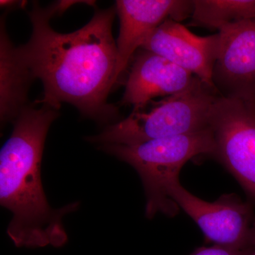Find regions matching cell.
Listing matches in <instances>:
<instances>
[{
	"label": "cell",
	"instance_id": "4fadbf2b",
	"mask_svg": "<svg viewBox=\"0 0 255 255\" xmlns=\"http://www.w3.org/2000/svg\"><path fill=\"white\" fill-rule=\"evenodd\" d=\"M251 248L238 250L219 246L201 247L191 255H249Z\"/></svg>",
	"mask_w": 255,
	"mask_h": 255
},
{
	"label": "cell",
	"instance_id": "9c48e42d",
	"mask_svg": "<svg viewBox=\"0 0 255 255\" xmlns=\"http://www.w3.org/2000/svg\"><path fill=\"white\" fill-rule=\"evenodd\" d=\"M219 44V33L197 36L182 23L167 19L152 32L141 48L172 62L214 88L213 70Z\"/></svg>",
	"mask_w": 255,
	"mask_h": 255
},
{
	"label": "cell",
	"instance_id": "30bf717a",
	"mask_svg": "<svg viewBox=\"0 0 255 255\" xmlns=\"http://www.w3.org/2000/svg\"><path fill=\"white\" fill-rule=\"evenodd\" d=\"M120 105L132 107L157 97L182 92L194 80L192 74L159 55L140 48L130 63Z\"/></svg>",
	"mask_w": 255,
	"mask_h": 255
},
{
	"label": "cell",
	"instance_id": "7a4b0ae2",
	"mask_svg": "<svg viewBox=\"0 0 255 255\" xmlns=\"http://www.w3.org/2000/svg\"><path fill=\"white\" fill-rule=\"evenodd\" d=\"M59 110L28 104L12 122L13 130L0 152V202L12 219L7 234L18 248H59L68 241L63 218L79 203L53 209L42 186L41 164L47 133Z\"/></svg>",
	"mask_w": 255,
	"mask_h": 255
},
{
	"label": "cell",
	"instance_id": "7c38bea8",
	"mask_svg": "<svg viewBox=\"0 0 255 255\" xmlns=\"http://www.w3.org/2000/svg\"><path fill=\"white\" fill-rule=\"evenodd\" d=\"M190 26L220 30L255 18V0H193Z\"/></svg>",
	"mask_w": 255,
	"mask_h": 255
},
{
	"label": "cell",
	"instance_id": "5bb4252c",
	"mask_svg": "<svg viewBox=\"0 0 255 255\" xmlns=\"http://www.w3.org/2000/svg\"><path fill=\"white\" fill-rule=\"evenodd\" d=\"M26 4V1H0V4L1 7L6 8V9H16V8L21 7L23 5Z\"/></svg>",
	"mask_w": 255,
	"mask_h": 255
},
{
	"label": "cell",
	"instance_id": "6da1fadb",
	"mask_svg": "<svg viewBox=\"0 0 255 255\" xmlns=\"http://www.w3.org/2000/svg\"><path fill=\"white\" fill-rule=\"evenodd\" d=\"M64 1L48 7L33 3L28 12L31 38L18 47L33 78L43 84V97L36 102L58 110L66 102L97 123H116L119 119L118 107L108 102L115 86L118 58L112 33L115 6L96 10L83 27L61 33L52 28L50 19L68 9Z\"/></svg>",
	"mask_w": 255,
	"mask_h": 255
},
{
	"label": "cell",
	"instance_id": "ba28073f",
	"mask_svg": "<svg viewBox=\"0 0 255 255\" xmlns=\"http://www.w3.org/2000/svg\"><path fill=\"white\" fill-rule=\"evenodd\" d=\"M115 8L120 21L116 85L152 32L166 20L191 18L194 5L193 0H118Z\"/></svg>",
	"mask_w": 255,
	"mask_h": 255
},
{
	"label": "cell",
	"instance_id": "8992f818",
	"mask_svg": "<svg viewBox=\"0 0 255 255\" xmlns=\"http://www.w3.org/2000/svg\"><path fill=\"white\" fill-rule=\"evenodd\" d=\"M169 195L194 220L206 241L214 246L246 250L255 236V214L251 204L235 194L221 196L214 202L202 200L182 187L179 180L169 186Z\"/></svg>",
	"mask_w": 255,
	"mask_h": 255
},
{
	"label": "cell",
	"instance_id": "3957f363",
	"mask_svg": "<svg viewBox=\"0 0 255 255\" xmlns=\"http://www.w3.org/2000/svg\"><path fill=\"white\" fill-rule=\"evenodd\" d=\"M219 96L194 76L184 91L132 107L127 118L87 139L100 145H132L205 130L210 128L211 109Z\"/></svg>",
	"mask_w": 255,
	"mask_h": 255
},
{
	"label": "cell",
	"instance_id": "9a60e30c",
	"mask_svg": "<svg viewBox=\"0 0 255 255\" xmlns=\"http://www.w3.org/2000/svg\"><path fill=\"white\" fill-rule=\"evenodd\" d=\"M249 255H255V236L254 238V241H253V244H252L251 248V253H250Z\"/></svg>",
	"mask_w": 255,
	"mask_h": 255
},
{
	"label": "cell",
	"instance_id": "277c9868",
	"mask_svg": "<svg viewBox=\"0 0 255 255\" xmlns=\"http://www.w3.org/2000/svg\"><path fill=\"white\" fill-rule=\"evenodd\" d=\"M100 148L131 165L141 178L147 204L145 215L172 218L179 207L169 195V186L179 180L181 169L189 159L212 155L215 145L211 128L200 131L156 139L137 145H103Z\"/></svg>",
	"mask_w": 255,
	"mask_h": 255
},
{
	"label": "cell",
	"instance_id": "8fae6325",
	"mask_svg": "<svg viewBox=\"0 0 255 255\" xmlns=\"http://www.w3.org/2000/svg\"><path fill=\"white\" fill-rule=\"evenodd\" d=\"M0 39V116L4 124L12 123L28 105V92L34 79L21 59L18 47L10 41L4 18L1 21Z\"/></svg>",
	"mask_w": 255,
	"mask_h": 255
},
{
	"label": "cell",
	"instance_id": "5b68a950",
	"mask_svg": "<svg viewBox=\"0 0 255 255\" xmlns=\"http://www.w3.org/2000/svg\"><path fill=\"white\" fill-rule=\"evenodd\" d=\"M209 124L215 145L211 156L255 200V106L219 96Z\"/></svg>",
	"mask_w": 255,
	"mask_h": 255
},
{
	"label": "cell",
	"instance_id": "52a82bcc",
	"mask_svg": "<svg viewBox=\"0 0 255 255\" xmlns=\"http://www.w3.org/2000/svg\"><path fill=\"white\" fill-rule=\"evenodd\" d=\"M219 33L212 75L215 90L223 98L255 106V18L233 23Z\"/></svg>",
	"mask_w": 255,
	"mask_h": 255
}]
</instances>
